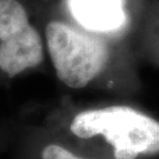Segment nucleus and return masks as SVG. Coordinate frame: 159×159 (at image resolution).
Listing matches in <instances>:
<instances>
[{
    "label": "nucleus",
    "mask_w": 159,
    "mask_h": 159,
    "mask_svg": "<svg viewBox=\"0 0 159 159\" xmlns=\"http://www.w3.org/2000/svg\"><path fill=\"white\" fill-rule=\"evenodd\" d=\"M70 131L83 140L102 138L114 159L159 156V120L130 106L84 110L72 118Z\"/></svg>",
    "instance_id": "1"
},
{
    "label": "nucleus",
    "mask_w": 159,
    "mask_h": 159,
    "mask_svg": "<svg viewBox=\"0 0 159 159\" xmlns=\"http://www.w3.org/2000/svg\"><path fill=\"white\" fill-rule=\"evenodd\" d=\"M45 43L58 79L71 89L89 85L102 73L110 57L102 38L64 21L46 25Z\"/></svg>",
    "instance_id": "2"
},
{
    "label": "nucleus",
    "mask_w": 159,
    "mask_h": 159,
    "mask_svg": "<svg viewBox=\"0 0 159 159\" xmlns=\"http://www.w3.org/2000/svg\"><path fill=\"white\" fill-rule=\"evenodd\" d=\"M44 61V43L19 0H0V73L14 78Z\"/></svg>",
    "instance_id": "3"
},
{
    "label": "nucleus",
    "mask_w": 159,
    "mask_h": 159,
    "mask_svg": "<svg viewBox=\"0 0 159 159\" xmlns=\"http://www.w3.org/2000/svg\"><path fill=\"white\" fill-rule=\"evenodd\" d=\"M73 18L91 33L116 32L125 23L121 0H68Z\"/></svg>",
    "instance_id": "4"
}]
</instances>
